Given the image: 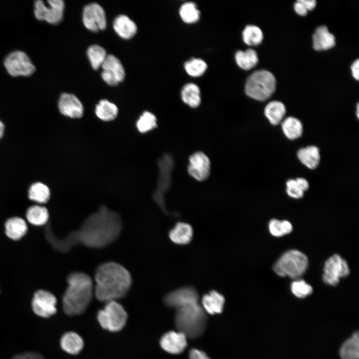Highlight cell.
Segmentation results:
<instances>
[{
	"instance_id": "obj_1",
	"label": "cell",
	"mask_w": 359,
	"mask_h": 359,
	"mask_svg": "<svg viewBox=\"0 0 359 359\" xmlns=\"http://www.w3.org/2000/svg\"><path fill=\"white\" fill-rule=\"evenodd\" d=\"M119 215L103 206L99 211L89 216L81 227L59 239L50 232L47 236L56 249L67 252L74 245L80 244L91 248H101L114 242L122 229Z\"/></svg>"
},
{
	"instance_id": "obj_2",
	"label": "cell",
	"mask_w": 359,
	"mask_h": 359,
	"mask_svg": "<svg viewBox=\"0 0 359 359\" xmlns=\"http://www.w3.org/2000/svg\"><path fill=\"white\" fill-rule=\"evenodd\" d=\"M95 281L94 292L96 298L106 303L126 296L131 287L132 278L124 267L115 262H108L98 267Z\"/></svg>"
},
{
	"instance_id": "obj_3",
	"label": "cell",
	"mask_w": 359,
	"mask_h": 359,
	"mask_svg": "<svg viewBox=\"0 0 359 359\" xmlns=\"http://www.w3.org/2000/svg\"><path fill=\"white\" fill-rule=\"evenodd\" d=\"M67 282L68 286L62 298L63 310L68 315H80L91 301L94 292L93 281L87 274L75 272L68 276Z\"/></svg>"
},
{
	"instance_id": "obj_4",
	"label": "cell",
	"mask_w": 359,
	"mask_h": 359,
	"mask_svg": "<svg viewBox=\"0 0 359 359\" xmlns=\"http://www.w3.org/2000/svg\"><path fill=\"white\" fill-rule=\"evenodd\" d=\"M175 309V321L178 331L191 339L198 338L203 334L207 318L198 301L183 304Z\"/></svg>"
},
{
	"instance_id": "obj_5",
	"label": "cell",
	"mask_w": 359,
	"mask_h": 359,
	"mask_svg": "<svg viewBox=\"0 0 359 359\" xmlns=\"http://www.w3.org/2000/svg\"><path fill=\"white\" fill-rule=\"evenodd\" d=\"M308 265L306 255L299 250L293 249L284 253L274 263L273 269L280 276L298 279L306 272Z\"/></svg>"
},
{
	"instance_id": "obj_6",
	"label": "cell",
	"mask_w": 359,
	"mask_h": 359,
	"mask_svg": "<svg viewBox=\"0 0 359 359\" xmlns=\"http://www.w3.org/2000/svg\"><path fill=\"white\" fill-rule=\"evenodd\" d=\"M276 89L274 75L265 70L256 71L247 78L245 92L249 97L261 101L269 99Z\"/></svg>"
},
{
	"instance_id": "obj_7",
	"label": "cell",
	"mask_w": 359,
	"mask_h": 359,
	"mask_svg": "<svg viewBox=\"0 0 359 359\" xmlns=\"http://www.w3.org/2000/svg\"><path fill=\"white\" fill-rule=\"evenodd\" d=\"M101 326L111 332L122 330L127 320V314L123 306L116 301L106 302L104 308L97 314Z\"/></svg>"
},
{
	"instance_id": "obj_8",
	"label": "cell",
	"mask_w": 359,
	"mask_h": 359,
	"mask_svg": "<svg viewBox=\"0 0 359 359\" xmlns=\"http://www.w3.org/2000/svg\"><path fill=\"white\" fill-rule=\"evenodd\" d=\"M4 66L12 76H28L34 73L35 66L29 56L24 52L15 50L10 52L4 59Z\"/></svg>"
},
{
	"instance_id": "obj_9",
	"label": "cell",
	"mask_w": 359,
	"mask_h": 359,
	"mask_svg": "<svg viewBox=\"0 0 359 359\" xmlns=\"http://www.w3.org/2000/svg\"><path fill=\"white\" fill-rule=\"evenodd\" d=\"M323 280L329 285L335 286L341 278L349 275L350 269L347 261L339 254H334L328 258L324 266Z\"/></svg>"
},
{
	"instance_id": "obj_10",
	"label": "cell",
	"mask_w": 359,
	"mask_h": 359,
	"mask_svg": "<svg viewBox=\"0 0 359 359\" xmlns=\"http://www.w3.org/2000/svg\"><path fill=\"white\" fill-rule=\"evenodd\" d=\"M49 6L42 0H36L34 3V14L39 20H45L51 24H57L62 19L64 2L62 0H49Z\"/></svg>"
},
{
	"instance_id": "obj_11",
	"label": "cell",
	"mask_w": 359,
	"mask_h": 359,
	"mask_svg": "<svg viewBox=\"0 0 359 359\" xmlns=\"http://www.w3.org/2000/svg\"><path fill=\"white\" fill-rule=\"evenodd\" d=\"M56 298L52 293L40 289L34 293L31 306L35 314L43 318H48L56 312Z\"/></svg>"
},
{
	"instance_id": "obj_12",
	"label": "cell",
	"mask_w": 359,
	"mask_h": 359,
	"mask_svg": "<svg viewBox=\"0 0 359 359\" xmlns=\"http://www.w3.org/2000/svg\"><path fill=\"white\" fill-rule=\"evenodd\" d=\"M82 20L89 30L97 31L106 27L105 12L103 7L97 3L87 4L83 8Z\"/></svg>"
},
{
	"instance_id": "obj_13",
	"label": "cell",
	"mask_w": 359,
	"mask_h": 359,
	"mask_svg": "<svg viewBox=\"0 0 359 359\" xmlns=\"http://www.w3.org/2000/svg\"><path fill=\"white\" fill-rule=\"evenodd\" d=\"M189 161L187 170L190 176L198 181L204 180L208 178L210 163L204 153L201 152L194 153L190 157Z\"/></svg>"
},
{
	"instance_id": "obj_14",
	"label": "cell",
	"mask_w": 359,
	"mask_h": 359,
	"mask_svg": "<svg viewBox=\"0 0 359 359\" xmlns=\"http://www.w3.org/2000/svg\"><path fill=\"white\" fill-rule=\"evenodd\" d=\"M199 297L195 289L191 287H184L169 293L164 298L165 304L174 309L188 303L198 301Z\"/></svg>"
},
{
	"instance_id": "obj_15",
	"label": "cell",
	"mask_w": 359,
	"mask_h": 359,
	"mask_svg": "<svg viewBox=\"0 0 359 359\" xmlns=\"http://www.w3.org/2000/svg\"><path fill=\"white\" fill-rule=\"evenodd\" d=\"M58 107L62 115L70 118H79L83 114L84 108L81 102L72 94H62L58 100Z\"/></svg>"
},
{
	"instance_id": "obj_16",
	"label": "cell",
	"mask_w": 359,
	"mask_h": 359,
	"mask_svg": "<svg viewBox=\"0 0 359 359\" xmlns=\"http://www.w3.org/2000/svg\"><path fill=\"white\" fill-rule=\"evenodd\" d=\"M186 336L180 332L170 331L162 336L160 345L165 351L170 354H179L186 348Z\"/></svg>"
},
{
	"instance_id": "obj_17",
	"label": "cell",
	"mask_w": 359,
	"mask_h": 359,
	"mask_svg": "<svg viewBox=\"0 0 359 359\" xmlns=\"http://www.w3.org/2000/svg\"><path fill=\"white\" fill-rule=\"evenodd\" d=\"M335 37L325 25L318 27L313 35V46L318 51L330 49L335 45Z\"/></svg>"
},
{
	"instance_id": "obj_18",
	"label": "cell",
	"mask_w": 359,
	"mask_h": 359,
	"mask_svg": "<svg viewBox=\"0 0 359 359\" xmlns=\"http://www.w3.org/2000/svg\"><path fill=\"white\" fill-rule=\"evenodd\" d=\"M113 26L118 35L126 39L132 38L137 31L136 23L124 14L117 16L114 20Z\"/></svg>"
},
{
	"instance_id": "obj_19",
	"label": "cell",
	"mask_w": 359,
	"mask_h": 359,
	"mask_svg": "<svg viewBox=\"0 0 359 359\" xmlns=\"http://www.w3.org/2000/svg\"><path fill=\"white\" fill-rule=\"evenodd\" d=\"M225 299L216 291H211L201 299V306L206 313L210 315L221 313L223 309Z\"/></svg>"
},
{
	"instance_id": "obj_20",
	"label": "cell",
	"mask_w": 359,
	"mask_h": 359,
	"mask_svg": "<svg viewBox=\"0 0 359 359\" xmlns=\"http://www.w3.org/2000/svg\"><path fill=\"white\" fill-rule=\"evenodd\" d=\"M4 229L5 233L9 238L17 240L25 235L28 227L23 218L14 216L6 220L4 223Z\"/></svg>"
},
{
	"instance_id": "obj_21",
	"label": "cell",
	"mask_w": 359,
	"mask_h": 359,
	"mask_svg": "<svg viewBox=\"0 0 359 359\" xmlns=\"http://www.w3.org/2000/svg\"><path fill=\"white\" fill-rule=\"evenodd\" d=\"M193 230L188 223L178 222L169 232V237L172 242L178 244H186L192 239Z\"/></svg>"
},
{
	"instance_id": "obj_22",
	"label": "cell",
	"mask_w": 359,
	"mask_h": 359,
	"mask_svg": "<svg viewBox=\"0 0 359 359\" xmlns=\"http://www.w3.org/2000/svg\"><path fill=\"white\" fill-rule=\"evenodd\" d=\"M60 345L62 349L67 353L76 355L82 350L84 343L78 334L69 332L63 335L60 340Z\"/></svg>"
},
{
	"instance_id": "obj_23",
	"label": "cell",
	"mask_w": 359,
	"mask_h": 359,
	"mask_svg": "<svg viewBox=\"0 0 359 359\" xmlns=\"http://www.w3.org/2000/svg\"><path fill=\"white\" fill-rule=\"evenodd\" d=\"M297 156L299 160L310 169L316 168L320 162L319 150L314 146L300 149L297 152Z\"/></svg>"
},
{
	"instance_id": "obj_24",
	"label": "cell",
	"mask_w": 359,
	"mask_h": 359,
	"mask_svg": "<svg viewBox=\"0 0 359 359\" xmlns=\"http://www.w3.org/2000/svg\"><path fill=\"white\" fill-rule=\"evenodd\" d=\"M101 67L103 70L107 72L115 77L119 83L124 79L125 76L124 68L120 60L113 55H107Z\"/></svg>"
},
{
	"instance_id": "obj_25",
	"label": "cell",
	"mask_w": 359,
	"mask_h": 359,
	"mask_svg": "<svg viewBox=\"0 0 359 359\" xmlns=\"http://www.w3.org/2000/svg\"><path fill=\"white\" fill-rule=\"evenodd\" d=\"M285 113L286 108L284 104L278 101L269 102L264 109L265 116L273 125L282 122Z\"/></svg>"
},
{
	"instance_id": "obj_26",
	"label": "cell",
	"mask_w": 359,
	"mask_h": 359,
	"mask_svg": "<svg viewBox=\"0 0 359 359\" xmlns=\"http://www.w3.org/2000/svg\"><path fill=\"white\" fill-rule=\"evenodd\" d=\"M342 359H359V335L355 332L351 337L347 340L342 345L340 350Z\"/></svg>"
},
{
	"instance_id": "obj_27",
	"label": "cell",
	"mask_w": 359,
	"mask_h": 359,
	"mask_svg": "<svg viewBox=\"0 0 359 359\" xmlns=\"http://www.w3.org/2000/svg\"><path fill=\"white\" fill-rule=\"evenodd\" d=\"M27 221L35 226H41L45 224L49 219V212L47 209L43 206L34 205L29 207L26 212Z\"/></svg>"
},
{
	"instance_id": "obj_28",
	"label": "cell",
	"mask_w": 359,
	"mask_h": 359,
	"mask_svg": "<svg viewBox=\"0 0 359 359\" xmlns=\"http://www.w3.org/2000/svg\"><path fill=\"white\" fill-rule=\"evenodd\" d=\"M29 199L38 204L46 203L50 197V191L49 187L44 183L36 182L32 183L28 191Z\"/></svg>"
},
{
	"instance_id": "obj_29",
	"label": "cell",
	"mask_w": 359,
	"mask_h": 359,
	"mask_svg": "<svg viewBox=\"0 0 359 359\" xmlns=\"http://www.w3.org/2000/svg\"><path fill=\"white\" fill-rule=\"evenodd\" d=\"M237 65L244 70H249L256 65L258 62L255 50L249 48L245 51L238 50L235 55Z\"/></svg>"
},
{
	"instance_id": "obj_30",
	"label": "cell",
	"mask_w": 359,
	"mask_h": 359,
	"mask_svg": "<svg viewBox=\"0 0 359 359\" xmlns=\"http://www.w3.org/2000/svg\"><path fill=\"white\" fill-rule=\"evenodd\" d=\"M282 129L285 135L290 140L300 137L303 133V126L299 120L288 117L281 122Z\"/></svg>"
},
{
	"instance_id": "obj_31",
	"label": "cell",
	"mask_w": 359,
	"mask_h": 359,
	"mask_svg": "<svg viewBox=\"0 0 359 359\" xmlns=\"http://www.w3.org/2000/svg\"><path fill=\"white\" fill-rule=\"evenodd\" d=\"M118 113V109L116 105L106 99L100 100L96 106L95 113L97 116L105 121L114 120Z\"/></svg>"
},
{
	"instance_id": "obj_32",
	"label": "cell",
	"mask_w": 359,
	"mask_h": 359,
	"mask_svg": "<svg viewBox=\"0 0 359 359\" xmlns=\"http://www.w3.org/2000/svg\"><path fill=\"white\" fill-rule=\"evenodd\" d=\"M181 96L182 101L191 107L195 108L200 104V90L194 83L185 85L181 91Z\"/></svg>"
},
{
	"instance_id": "obj_33",
	"label": "cell",
	"mask_w": 359,
	"mask_h": 359,
	"mask_svg": "<svg viewBox=\"0 0 359 359\" xmlns=\"http://www.w3.org/2000/svg\"><path fill=\"white\" fill-rule=\"evenodd\" d=\"M244 42L249 46H256L260 44L263 38L261 29L253 25H247L242 32Z\"/></svg>"
},
{
	"instance_id": "obj_34",
	"label": "cell",
	"mask_w": 359,
	"mask_h": 359,
	"mask_svg": "<svg viewBox=\"0 0 359 359\" xmlns=\"http://www.w3.org/2000/svg\"><path fill=\"white\" fill-rule=\"evenodd\" d=\"M87 54L91 64L95 70H97L101 67L107 55L105 49L97 44L89 46Z\"/></svg>"
},
{
	"instance_id": "obj_35",
	"label": "cell",
	"mask_w": 359,
	"mask_h": 359,
	"mask_svg": "<svg viewBox=\"0 0 359 359\" xmlns=\"http://www.w3.org/2000/svg\"><path fill=\"white\" fill-rule=\"evenodd\" d=\"M180 14L184 22L191 23L198 20L200 12L194 3L186 2L181 5L180 8Z\"/></svg>"
},
{
	"instance_id": "obj_36",
	"label": "cell",
	"mask_w": 359,
	"mask_h": 359,
	"mask_svg": "<svg viewBox=\"0 0 359 359\" xmlns=\"http://www.w3.org/2000/svg\"><path fill=\"white\" fill-rule=\"evenodd\" d=\"M270 233L275 237H281L291 233L293 229L291 223L286 220L280 221L271 219L268 224Z\"/></svg>"
},
{
	"instance_id": "obj_37",
	"label": "cell",
	"mask_w": 359,
	"mask_h": 359,
	"mask_svg": "<svg viewBox=\"0 0 359 359\" xmlns=\"http://www.w3.org/2000/svg\"><path fill=\"white\" fill-rule=\"evenodd\" d=\"M136 126L140 133L148 132L157 127L156 117L152 113L145 111L138 120Z\"/></svg>"
},
{
	"instance_id": "obj_38",
	"label": "cell",
	"mask_w": 359,
	"mask_h": 359,
	"mask_svg": "<svg viewBox=\"0 0 359 359\" xmlns=\"http://www.w3.org/2000/svg\"><path fill=\"white\" fill-rule=\"evenodd\" d=\"M184 68L189 75L198 77L202 75L207 68L206 63L199 58H192L185 62Z\"/></svg>"
},
{
	"instance_id": "obj_39",
	"label": "cell",
	"mask_w": 359,
	"mask_h": 359,
	"mask_svg": "<svg viewBox=\"0 0 359 359\" xmlns=\"http://www.w3.org/2000/svg\"><path fill=\"white\" fill-rule=\"evenodd\" d=\"M287 193L291 197L299 199L306 191V187L304 182L299 178L296 180H289L286 183Z\"/></svg>"
},
{
	"instance_id": "obj_40",
	"label": "cell",
	"mask_w": 359,
	"mask_h": 359,
	"mask_svg": "<svg viewBox=\"0 0 359 359\" xmlns=\"http://www.w3.org/2000/svg\"><path fill=\"white\" fill-rule=\"evenodd\" d=\"M292 293L299 298H304L313 292L312 287L303 280H296L291 284Z\"/></svg>"
},
{
	"instance_id": "obj_41",
	"label": "cell",
	"mask_w": 359,
	"mask_h": 359,
	"mask_svg": "<svg viewBox=\"0 0 359 359\" xmlns=\"http://www.w3.org/2000/svg\"><path fill=\"white\" fill-rule=\"evenodd\" d=\"M189 359H210L206 354L200 350L192 349L189 353Z\"/></svg>"
},
{
	"instance_id": "obj_42",
	"label": "cell",
	"mask_w": 359,
	"mask_h": 359,
	"mask_svg": "<svg viewBox=\"0 0 359 359\" xmlns=\"http://www.w3.org/2000/svg\"><path fill=\"white\" fill-rule=\"evenodd\" d=\"M11 359H44V358L38 353L30 352L15 356Z\"/></svg>"
},
{
	"instance_id": "obj_43",
	"label": "cell",
	"mask_w": 359,
	"mask_h": 359,
	"mask_svg": "<svg viewBox=\"0 0 359 359\" xmlns=\"http://www.w3.org/2000/svg\"><path fill=\"white\" fill-rule=\"evenodd\" d=\"M294 8L295 12L300 15L304 16L308 13V10L299 0L294 3Z\"/></svg>"
},
{
	"instance_id": "obj_44",
	"label": "cell",
	"mask_w": 359,
	"mask_h": 359,
	"mask_svg": "<svg viewBox=\"0 0 359 359\" xmlns=\"http://www.w3.org/2000/svg\"><path fill=\"white\" fill-rule=\"evenodd\" d=\"M351 70L353 77L357 80L359 79V60H355L351 66Z\"/></svg>"
},
{
	"instance_id": "obj_45",
	"label": "cell",
	"mask_w": 359,
	"mask_h": 359,
	"mask_svg": "<svg viewBox=\"0 0 359 359\" xmlns=\"http://www.w3.org/2000/svg\"><path fill=\"white\" fill-rule=\"evenodd\" d=\"M307 10H311L315 8L316 1L315 0H299Z\"/></svg>"
},
{
	"instance_id": "obj_46",
	"label": "cell",
	"mask_w": 359,
	"mask_h": 359,
	"mask_svg": "<svg viewBox=\"0 0 359 359\" xmlns=\"http://www.w3.org/2000/svg\"><path fill=\"white\" fill-rule=\"evenodd\" d=\"M4 126L3 123L0 120V139L2 138L4 134Z\"/></svg>"
},
{
	"instance_id": "obj_47",
	"label": "cell",
	"mask_w": 359,
	"mask_h": 359,
	"mask_svg": "<svg viewBox=\"0 0 359 359\" xmlns=\"http://www.w3.org/2000/svg\"><path fill=\"white\" fill-rule=\"evenodd\" d=\"M359 104H358L357 107V117H358V118H359Z\"/></svg>"
}]
</instances>
